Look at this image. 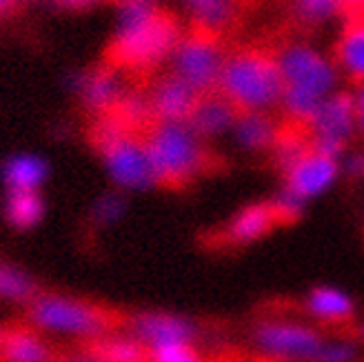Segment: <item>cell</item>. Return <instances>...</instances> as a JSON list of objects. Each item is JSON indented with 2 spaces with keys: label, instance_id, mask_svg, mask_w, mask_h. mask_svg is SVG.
<instances>
[{
  "label": "cell",
  "instance_id": "obj_2",
  "mask_svg": "<svg viewBox=\"0 0 364 362\" xmlns=\"http://www.w3.org/2000/svg\"><path fill=\"white\" fill-rule=\"evenodd\" d=\"M218 92L240 112H267L280 105L284 78L276 49L267 41L229 49L218 78Z\"/></svg>",
  "mask_w": 364,
  "mask_h": 362
},
{
  "label": "cell",
  "instance_id": "obj_3",
  "mask_svg": "<svg viewBox=\"0 0 364 362\" xmlns=\"http://www.w3.org/2000/svg\"><path fill=\"white\" fill-rule=\"evenodd\" d=\"M142 144L147 149L158 187L182 189L198 176L220 165L185 122H160L154 120L140 132Z\"/></svg>",
  "mask_w": 364,
  "mask_h": 362
},
{
  "label": "cell",
  "instance_id": "obj_5",
  "mask_svg": "<svg viewBox=\"0 0 364 362\" xmlns=\"http://www.w3.org/2000/svg\"><path fill=\"white\" fill-rule=\"evenodd\" d=\"M29 320L45 331L69 334L80 338H102L112 329V316L65 296H41L29 304Z\"/></svg>",
  "mask_w": 364,
  "mask_h": 362
},
{
  "label": "cell",
  "instance_id": "obj_1",
  "mask_svg": "<svg viewBox=\"0 0 364 362\" xmlns=\"http://www.w3.org/2000/svg\"><path fill=\"white\" fill-rule=\"evenodd\" d=\"M182 33L176 14L162 9L158 0H120L107 63L116 69L147 74L173 56Z\"/></svg>",
  "mask_w": 364,
  "mask_h": 362
},
{
  "label": "cell",
  "instance_id": "obj_13",
  "mask_svg": "<svg viewBox=\"0 0 364 362\" xmlns=\"http://www.w3.org/2000/svg\"><path fill=\"white\" fill-rule=\"evenodd\" d=\"M134 338H138L147 351L167 342H191L196 338V327L187 320L173 314L147 312L132 320Z\"/></svg>",
  "mask_w": 364,
  "mask_h": 362
},
{
  "label": "cell",
  "instance_id": "obj_32",
  "mask_svg": "<svg viewBox=\"0 0 364 362\" xmlns=\"http://www.w3.org/2000/svg\"><path fill=\"white\" fill-rule=\"evenodd\" d=\"M349 169H351V176H362L364 174V158L362 156H355L351 162H349Z\"/></svg>",
  "mask_w": 364,
  "mask_h": 362
},
{
  "label": "cell",
  "instance_id": "obj_17",
  "mask_svg": "<svg viewBox=\"0 0 364 362\" xmlns=\"http://www.w3.org/2000/svg\"><path fill=\"white\" fill-rule=\"evenodd\" d=\"M116 71V67L107 63L105 67L91 69L89 74L78 78V96L89 112H96L100 116L114 110V105L122 96V85Z\"/></svg>",
  "mask_w": 364,
  "mask_h": 362
},
{
  "label": "cell",
  "instance_id": "obj_14",
  "mask_svg": "<svg viewBox=\"0 0 364 362\" xmlns=\"http://www.w3.org/2000/svg\"><path fill=\"white\" fill-rule=\"evenodd\" d=\"M240 114L242 112L238 107L215 89V92H207L198 98L193 112L185 124H189V129L196 136L211 138V136H218V134L231 129Z\"/></svg>",
  "mask_w": 364,
  "mask_h": 362
},
{
  "label": "cell",
  "instance_id": "obj_30",
  "mask_svg": "<svg viewBox=\"0 0 364 362\" xmlns=\"http://www.w3.org/2000/svg\"><path fill=\"white\" fill-rule=\"evenodd\" d=\"M100 0H53V5L65 11H87L91 7H96Z\"/></svg>",
  "mask_w": 364,
  "mask_h": 362
},
{
  "label": "cell",
  "instance_id": "obj_10",
  "mask_svg": "<svg viewBox=\"0 0 364 362\" xmlns=\"http://www.w3.org/2000/svg\"><path fill=\"white\" fill-rule=\"evenodd\" d=\"M200 96L203 94L196 87H191L185 78H180L176 71L160 76L149 92L154 120L187 122Z\"/></svg>",
  "mask_w": 364,
  "mask_h": 362
},
{
  "label": "cell",
  "instance_id": "obj_19",
  "mask_svg": "<svg viewBox=\"0 0 364 362\" xmlns=\"http://www.w3.org/2000/svg\"><path fill=\"white\" fill-rule=\"evenodd\" d=\"M342 0H289L284 25L298 33H309L316 25L324 23L326 18L340 14Z\"/></svg>",
  "mask_w": 364,
  "mask_h": 362
},
{
  "label": "cell",
  "instance_id": "obj_35",
  "mask_svg": "<svg viewBox=\"0 0 364 362\" xmlns=\"http://www.w3.org/2000/svg\"><path fill=\"white\" fill-rule=\"evenodd\" d=\"M362 334H364V329H362Z\"/></svg>",
  "mask_w": 364,
  "mask_h": 362
},
{
  "label": "cell",
  "instance_id": "obj_34",
  "mask_svg": "<svg viewBox=\"0 0 364 362\" xmlns=\"http://www.w3.org/2000/svg\"><path fill=\"white\" fill-rule=\"evenodd\" d=\"M5 334H7V329H3V327H0V347H3V340H5Z\"/></svg>",
  "mask_w": 364,
  "mask_h": 362
},
{
  "label": "cell",
  "instance_id": "obj_21",
  "mask_svg": "<svg viewBox=\"0 0 364 362\" xmlns=\"http://www.w3.org/2000/svg\"><path fill=\"white\" fill-rule=\"evenodd\" d=\"M45 218V201L41 191H7L5 201V220L18 229H33Z\"/></svg>",
  "mask_w": 364,
  "mask_h": 362
},
{
  "label": "cell",
  "instance_id": "obj_28",
  "mask_svg": "<svg viewBox=\"0 0 364 362\" xmlns=\"http://www.w3.org/2000/svg\"><path fill=\"white\" fill-rule=\"evenodd\" d=\"M147 358L156 362H196L200 360V353L191 342H167V345L151 347Z\"/></svg>",
  "mask_w": 364,
  "mask_h": 362
},
{
  "label": "cell",
  "instance_id": "obj_22",
  "mask_svg": "<svg viewBox=\"0 0 364 362\" xmlns=\"http://www.w3.org/2000/svg\"><path fill=\"white\" fill-rule=\"evenodd\" d=\"M0 358L9 362H45L49 360V349L36 334L25 329H14L5 334L3 347H0Z\"/></svg>",
  "mask_w": 364,
  "mask_h": 362
},
{
  "label": "cell",
  "instance_id": "obj_31",
  "mask_svg": "<svg viewBox=\"0 0 364 362\" xmlns=\"http://www.w3.org/2000/svg\"><path fill=\"white\" fill-rule=\"evenodd\" d=\"M355 85H358V96L353 98L355 100V120H358V127L364 132V80L355 82Z\"/></svg>",
  "mask_w": 364,
  "mask_h": 362
},
{
  "label": "cell",
  "instance_id": "obj_11",
  "mask_svg": "<svg viewBox=\"0 0 364 362\" xmlns=\"http://www.w3.org/2000/svg\"><path fill=\"white\" fill-rule=\"evenodd\" d=\"M344 29L333 49L338 65L353 82L364 80V0H342Z\"/></svg>",
  "mask_w": 364,
  "mask_h": 362
},
{
  "label": "cell",
  "instance_id": "obj_12",
  "mask_svg": "<svg viewBox=\"0 0 364 362\" xmlns=\"http://www.w3.org/2000/svg\"><path fill=\"white\" fill-rule=\"evenodd\" d=\"M256 342L271 356H316L320 338L306 327L289 322H264L256 329Z\"/></svg>",
  "mask_w": 364,
  "mask_h": 362
},
{
  "label": "cell",
  "instance_id": "obj_33",
  "mask_svg": "<svg viewBox=\"0 0 364 362\" xmlns=\"http://www.w3.org/2000/svg\"><path fill=\"white\" fill-rule=\"evenodd\" d=\"M18 3H21V0H0V18L11 14L18 7Z\"/></svg>",
  "mask_w": 364,
  "mask_h": 362
},
{
  "label": "cell",
  "instance_id": "obj_18",
  "mask_svg": "<svg viewBox=\"0 0 364 362\" xmlns=\"http://www.w3.org/2000/svg\"><path fill=\"white\" fill-rule=\"evenodd\" d=\"M47 178V160L36 154H16L3 165V183L7 191H41Z\"/></svg>",
  "mask_w": 364,
  "mask_h": 362
},
{
  "label": "cell",
  "instance_id": "obj_16",
  "mask_svg": "<svg viewBox=\"0 0 364 362\" xmlns=\"http://www.w3.org/2000/svg\"><path fill=\"white\" fill-rule=\"evenodd\" d=\"M273 227H278V225H276V218H273L269 203L249 205L242 211L235 213L233 220L218 233L215 238H218V245H223V247H242V245L260 240Z\"/></svg>",
  "mask_w": 364,
  "mask_h": 362
},
{
  "label": "cell",
  "instance_id": "obj_7",
  "mask_svg": "<svg viewBox=\"0 0 364 362\" xmlns=\"http://www.w3.org/2000/svg\"><path fill=\"white\" fill-rule=\"evenodd\" d=\"M278 63L284 78V87L302 89V92L324 96L333 85V69L314 49L298 43H287L278 51Z\"/></svg>",
  "mask_w": 364,
  "mask_h": 362
},
{
  "label": "cell",
  "instance_id": "obj_20",
  "mask_svg": "<svg viewBox=\"0 0 364 362\" xmlns=\"http://www.w3.org/2000/svg\"><path fill=\"white\" fill-rule=\"evenodd\" d=\"M233 129L245 149H271L278 129V118L269 116L267 112H242L235 120Z\"/></svg>",
  "mask_w": 364,
  "mask_h": 362
},
{
  "label": "cell",
  "instance_id": "obj_26",
  "mask_svg": "<svg viewBox=\"0 0 364 362\" xmlns=\"http://www.w3.org/2000/svg\"><path fill=\"white\" fill-rule=\"evenodd\" d=\"M38 284L23 269L0 262V298L11 302H31Z\"/></svg>",
  "mask_w": 364,
  "mask_h": 362
},
{
  "label": "cell",
  "instance_id": "obj_23",
  "mask_svg": "<svg viewBox=\"0 0 364 362\" xmlns=\"http://www.w3.org/2000/svg\"><path fill=\"white\" fill-rule=\"evenodd\" d=\"M309 307L324 322L342 324V327L351 324L353 304L347 296H342L336 289H316L311 298H309Z\"/></svg>",
  "mask_w": 364,
  "mask_h": 362
},
{
  "label": "cell",
  "instance_id": "obj_9",
  "mask_svg": "<svg viewBox=\"0 0 364 362\" xmlns=\"http://www.w3.org/2000/svg\"><path fill=\"white\" fill-rule=\"evenodd\" d=\"M191 25L227 38L256 11L260 0H182Z\"/></svg>",
  "mask_w": 364,
  "mask_h": 362
},
{
  "label": "cell",
  "instance_id": "obj_15",
  "mask_svg": "<svg viewBox=\"0 0 364 362\" xmlns=\"http://www.w3.org/2000/svg\"><path fill=\"white\" fill-rule=\"evenodd\" d=\"M287 189L300 198L316 196L324 191L336 178V158L320 151H309L287 171Z\"/></svg>",
  "mask_w": 364,
  "mask_h": 362
},
{
  "label": "cell",
  "instance_id": "obj_25",
  "mask_svg": "<svg viewBox=\"0 0 364 362\" xmlns=\"http://www.w3.org/2000/svg\"><path fill=\"white\" fill-rule=\"evenodd\" d=\"M96 360L112 362H138L147 358V347L138 338H98V345L91 351Z\"/></svg>",
  "mask_w": 364,
  "mask_h": 362
},
{
  "label": "cell",
  "instance_id": "obj_27",
  "mask_svg": "<svg viewBox=\"0 0 364 362\" xmlns=\"http://www.w3.org/2000/svg\"><path fill=\"white\" fill-rule=\"evenodd\" d=\"M302 201L304 198L296 196L294 191L284 189L280 196H276L273 201L269 203L271 211H273V218H276L278 227H289V225H296L302 215Z\"/></svg>",
  "mask_w": 364,
  "mask_h": 362
},
{
  "label": "cell",
  "instance_id": "obj_29",
  "mask_svg": "<svg viewBox=\"0 0 364 362\" xmlns=\"http://www.w3.org/2000/svg\"><path fill=\"white\" fill-rule=\"evenodd\" d=\"M124 211H127V203L120 193H105L94 205V220L102 225H114L122 218Z\"/></svg>",
  "mask_w": 364,
  "mask_h": 362
},
{
  "label": "cell",
  "instance_id": "obj_6",
  "mask_svg": "<svg viewBox=\"0 0 364 362\" xmlns=\"http://www.w3.org/2000/svg\"><path fill=\"white\" fill-rule=\"evenodd\" d=\"M105 169L114 185L127 191H144L158 187L156 174L144 149L142 138L136 132H127L98 149Z\"/></svg>",
  "mask_w": 364,
  "mask_h": 362
},
{
  "label": "cell",
  "instance_id": "obj_4",
  "mask_svg": "<svg viewBox=\"0 0 364 362\" xmlns=\"http://www.w3.org/2000/svg\"><path fill=\"white\" fill-rule=\"evenodd\" d=\"M227 38L200 27H189L173 51V71L200 94L215 92L223 63L227 58Z\"/></svg>",
  "mask_w": 364,
  "mask_h": 362
},
{
  "label": "cell",
  "instance_id": "obj_24",
  "mask_svg": "<svg viewBox=\"0 0 364 362\" xmlns=\"http://www.w3.org/2000/svg\"><path fill=\"white\" fill-rule=\"evenodd\" d=\"M112 114H116L132 132L138 134L154 122L149 94H140V92H122V96L114 105Z\"/></svg>",
  "mask_w": 364,
  "mask_h": 362
},
{
  "label": "cell",
  "instance_id": "obj_8",
  "mask_svg": "<svg viewBox=\"0 0 364 362\" xmlns=\"http://www.w3.org/2000/svg\"><path fill=\"white\" fill-rule=\"evenodd\" d=\"M355 118V100L349 92H340L331 100H322L311 120L314 149L326 156L342 151Z\"/></svg>",
  "mask_w": 364,
  "mask_h": 362
}]
</instances>
